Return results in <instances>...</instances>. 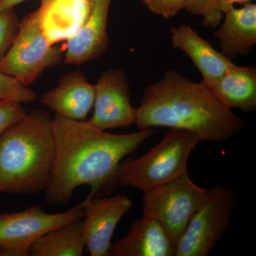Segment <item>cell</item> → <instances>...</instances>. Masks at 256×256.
<instances>
[{
  "label": "cell",
  "instance_id": "7",
  "mask_svg": "<svg viewBox=\"0 0 256 256\" xmlns=\"http://www.w3.org/2000/svg\"><path fill=\"white\" fill-rule=\"evenodd\" d=\"M63 58L62 50L47 42L33 12L20 20L12 45L0 62V72L30 86L46 68L60 65Z\"/></svg>",
  "mask_w": 256,
  "mask_h": 256
},
{
  "label": "cell",
  "instance_id": "25",
  "mask_svg": "<svg viewBox=\"0 0 256 256\" xmlns=\"http://www.w3.org/2000/svg\"><path fill=\"white\" fill-rule=\"evenodd\" d=\"M26 0H0V9L14 8L16 5Z\"/></svg>",
  "mask_w": 256,
  "mask_h": 256
},
{
  "label": "cell",
  "instance_id": "18",
  "mask_svg": "<svg viewBox=\"0 0 256 256\" xmlns=\"http://www.w3.org/2000/svg\"><path fill=\"white\" fill-rule=\"evenodd\" d=\"M85 250L82 218L54 229L34 242L32 256H82Z\"/></svg>",
  "mask_w": 256,
  "mask_h": 256
},
{
  "label": "cell",
  "instance_id": "10",
  "mask_svg": "<svg viewBox=\"0 0 256 256\" xmlns=\"http://www.w3.org/2000/svg\"><path fill=\"white\" fill-rule=\"evenodd\" d=\"M84 208L82 232L85 249L90 256H107L120 220L130 210L132 202L124 194L110 197L88 194Z\"/></svg>",
  "mask_w": 256,
  "mask_h": 256
},
{
  "label": "cell",
  "instance_id": "4",
  "mask_svg": "<svg viewBox=\"0 0 256 256\" xmlns=\"http://www.w3.org/2000/svg\"><path fill=\"white\" fill-rule=\"evenodd\" d=\"M202 140L190 131L170 129L160 142L138 158H127L118 165L102 194L120 186L143 192L168 182L186 172L192 151Z\"/></svg>",
  "mask_w": 256,
  "mask_h": 256
},
{
  "label": "cell",
  "instance_id": "13",
  "mask_svg": "<svg viewBox=\"0 0 256 256\" xmlns=\"http://www.w3.org/2000/svg\"><path fill=\"white\" fill-rule=\"evenodd\" d=\"M95 95V85L77 70L60 77L58 85L42 96L40 102L56 114L84 121L94 108Z\"/></svg>",
  "mask_w": 256,
  "mask_h": 256
},
{
  "label": "cell",
  "instance_id": "5",
  "mask_svg": "<svg viewBox=\"0 0 256 256\" xmlns=\"http://www.w3.org/2000/svg\"><path fill=\"white\" fill-rule=\"evenodd\" d=\"M208 190L197 186L188 172L144 192L142 216L159 222L175 244L206 200Z\"/></svg>",
  "mask_w": 256,
  "mask_h": 256
},
{
  "label": "cell",
  "instance_id": "9",
  "mask_svg": "<svg viewBox=\"0 0 256 256\" xmlns=\"http://www.w3.org/2000/svg\"><path fill=\"white\" fill-rule=\"evenodd\" d=\"M94 114L89 120L101 130L128 128L136 124V108L131 104L127 76L122 69H108L95 85Z\"/></svg>",
  "mask_w": 256,
  "mask_h": 256
},
{
  "label": "cell",
  "instance_id": "14",
  "mask_svg": "<svg viewBox=\"0 0 256 256\" xmlns=\"http://www.w3.org/2000/svg\"><path fill=\"white\" fill-rule=\"evenodd\" d=\"M170 34L173 48L190 57L201 73L204 84L220 78L235 64L188 25L170 28Z\"/></svg>",
  "mask_w": 256,
  "mask_h": 256
},
{
  "label": "cell",
  "instance_id": "11",
  "mask_svg": "<svg viewBox=\"0 0 256 256\" xmlns=\"http://www.w3.org/2000/svg\"><path fill=\"white\" fill-rule=\"evenodd\" d=\"M112 0H95L78 32L67 41L64 63L80 65L100 58L109 46L108 20Z\"/></svg>",
  "mask_w": 256,
  "mask_h": 256
},
{
  "label": "cell",
  "instance_id": "24",
  "mask_svg": "<svg viewBox=\"0 0 256 256\" xmlns=\"http://www.w3.org/2000/svg\"><path fill=\"white\" fill-rule=\"evenodd\" d=\"M252 0H218V8L223 14L234 8L236 4H246Z\"/></svg>",
  "mask_w": 256,
  "mask_h": 256
},
{
  "label": "cell",
  "instance_id": "15",
  "mask_svg": "<svg viewBox=\"0 0 256 256\" xmlns=\"http://www.w3.org/2000/svg\"><path fill=\"white\" fill-rule=\"evenodd\" d=\"M175 244L162 226L142 216L132 224L127 235L112 244L110 256H175Z\"/></svg>",
  "mask_w": 256,
  "mask_h": 256
},
{
  "label": "cell",
  "instance_id": "1",
  "mask_svg": "<svg viewBox=\"0 0 256 256\" xmlns=\"http://www.w3.org/2000/svg\"><path fill=\"white\" fill-rule=\"evenodd\" d=\"M55 138V158L50 182L45 190L46 201L64 204L78 186H90L89 194H102L118 165L124 156L137 150L154 128L128 134H110L88 121L66 118L56 114L52 120Z\"/></svg>",
  "mask_w": 256,
  "mask_h": 256
},
{
  "label": "cell",
  "instance_id": "2",
  "mask_svg": "<svg viewBox=\"0 0 256 256\" xmlns=\"http://www.w3.org/2000/svg\"><path fill=\"white\" fill-rule=\"evenodd\" d=\"M136 124L140 130H184L210 142L228 140L244 128V120L222 105L203 82L174 70L146 88L136 108Z\"/></svg>",
  "mask_w": 256,
  "mask_h": 256
},
{
  "label": "cell",
  "instance_id": "21",
  "mask_svg": "<svg viewBox=\"0 0 256 256\" xmlns=\"http://www.w3.org/2000/svg\"><path fill=\"white\" fill-rule=\"evenodd\" d=\"M20 22L14 8L0 9V62L12 45Z\"/></svg>",
  "mask_w": 256,
  "mask_h": 256
},
{
  "label": "cell",
  "instance_id": "23",
  "mask_svg": "<svg viewBox=\"0 0 256 256\" xmlns=\"http://www.w3.org/2000/svg\"><path fill=\"white\" fill-rule=\"evenodd\" d=\"M148 10L166 20L185 10L186 0H141Z\"/></svg>",
  "mask_w": 256,
  "mask_h": 256
},
{
  "label": "cell",
  "instance_id": "22",
  "mask_svg": "<svg viewBox=\"0 0 256 256\" xmlns=\"http://www.w3.org/2000/svg\"><path fill=\"white\" fill-rule=\"evenodd\" d=\"M28 114L22 104L12 100H0V136L12 124Z\"/></svg>",
  "mask_w": 256,
  "mask_h": 256
},
{
  "label": "cell",
  "instance_id": "12",
  "mask_svg": "<svg viewBox=\"0 0 256 256\" xmlns=\"http://www.w3.org/2000/svg\"><path fill=\"white\" fill-rule=\"evenodd\" d=\"M95 0H41L35 16L50 45L68 41L78 32Z\"/></svg>",
  "mask_w": 256,
  "mask_h": 256
},
{
  "label": "cell",
  "instance_id": "16",
  "mask_svg": "<svg viewBox=\"0 0 256 256\" xmlns=\"http://www.w3.org/2000/svg\"><path fill=\"white\" fill-rule=\"evenodd\" d=\"M224 22L216 31L222 53L230 60L247 56L256 44V4L248 3L224 13Z\"/></svg>",
  "mask_w": 256,
  "mask_h": 256
},
{
  "label": "cell",
  "instance_id": "8",
  "mask_svg": "<svg viewBox=\"0 0 256 256\" xmlns=\"http://www.w3.org/2000/svg\"><path fill=\"white\" fill-rule=\"evenodd\" d=\"M86 203V200L63 213H46L38 206L0 213V256H30L32 246L42 236L82 220Z\"/></svg>",
  "mask_w": 256,
  "mask_h": 256
},
{
  "label": "cell",
  "instance_id": "20",
  "mask_svg": "<svg viewBox=\"0 0 256 256\" xmlns=\"http://www.w3.org/2000/svg\"><path fill=\"white\" fill-rule=\"evenodd\" d=\"M185 10L192 15L202 16V24L206 28L220 26L224 18L218 0H186Z\"/></svg>",
  "mask_w": 256,
  "mask_h": 256
},
{
  "label": "cell",
  "instance_id": "17",
  "mask_svg": "<svg viewBox=\"0 0 256 256\" xmlns=\"http://www.w3.org/2000/svg\"><path fill=\"white\" fill-rule=\"evenodd\" d=\"M204 84L216 98L227 108H237L246 112L255 111V67L234 64L220 78Z\"/></svg>",
  "mask_w": 256,
  "mask_h": 256
},
{
  "label": "cell",
  "instance_id": "19",
  "mask_svg": "<svg viewBox=\"0 0 256 256\" xmlns=\"http://www.w3.org/2000/svg\"><path fill=\"white\" fill-rule=\"evenodd\" d=\"M36 99V92L14 77L0 72V100L28 104Z\"/></svg>",
  "mask_w": 256,
  "mask_h": 256
},
{
  "label": "cell",
  "instance_id": "3",
  "mask_svg": "<svg viewBox=\"0 0 256 256\" xmlns=\"http://www.w3.org/2000/svg\"><path fill=\"white\" fill-rule=\"evenodd\" d=\"M52 120L48 112L33 110L0 136V192L46 190L55 158Z\"/></svg>",
  "mask_w": 256,
  "mask_h": 256
},
{
  "label": "cell",
  "instance_id": "6",
  "mask_svg": "<svg viewBox=\"0 0 256 256\" xmlns=\"http://www.w3.org/2000/svg\"><path fill=\"white\" fill-rule=\"evenodd\" d=\"M236 195L230 188L216 186L192 217L176 244L175 256H208L230 226Z\"/></svg>",
  "mask_w": 256,
  "mask_h": 256
}]
</instances>
